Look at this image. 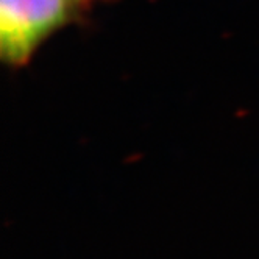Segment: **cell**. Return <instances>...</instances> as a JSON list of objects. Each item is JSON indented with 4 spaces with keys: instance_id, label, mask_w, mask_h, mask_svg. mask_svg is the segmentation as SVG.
<instances>
[{
    "instance_id": "cell-1",
    "label": "cell",
    "mask_w": 259,
    "mask_h": 259,
    "mask_svg": "<svg viewBox=\"0 0 259 259\" xmlns=\"http://www.w3.org/2000/svg\"><path fill=\"white\" fill-rule=\"evenodd\" d=\"M84 0H0V52L21 66L49 36L63 27Z\"/></svg>"
}]
</instances>
